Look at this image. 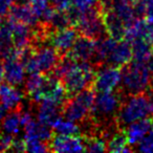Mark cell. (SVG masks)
<instances>
[{"mask_svg": "<svg viewBox=\"0 0 153 153\" xmlns=\"http://www.w3.org/2000/svg\"><path fill=\"white\" fill-rule=\"evenodd\" d=\"M122 105V99L117 94H113L111 91L99 92L98 96L94 98L92 111L94 117H108L114 114L120 110Z\"/></svg>", "mask_w": 153, "mask_h": 153, "instance_id": "obj_6", "label": "cell"}, {"mask_svg": "<svg viewBox=\"0 0 153 153\" xmlns=\"http://www.w3.org/2000/svg\"><path fill=\"white\" fill-rule=\"evenodd\" d=\"M28 3L32 5L39 18H40L41 14L44 12V10L47 7H49V0H28Z\"/></svg>", "mask_w": 153, "mask_h": 153, "instance_id": "obj_31", "label": "cell"}, {"mask_svg": "<svg viewBox=\"0 0 153 153\" xmlns=\"http://www.w3.org/2000/svg\"><path fill=\"white\" fill-rule=\"evenodd\" d=\"M7 110H9V109H7V107L4 106L2 103H0V121H2V120L7 117Z\"/></svg>", "mask_w": 153, "mask_h": 153, "instance_id": "obj_36", "label": "cell"}, {"mask_svg": "<svg viewBox=\"0 0 153 153\" xmlns=\"http://www.w3.org/2000/svg\"><path fill=\"white\" fill-rule=\"evenodd\" d=\"M32 56L35 60L39 72L47 74L53 71L62 55H60L53 46H38L33 48Z\"/></svg>", "mask_w": 153, "mask_h": 153, "instance_id": "obj_8", "label": "cell"}, {"mask_svg": "<svg viewBox=\"0 0 153 153\" xmlns=\"http://www.w3.org/2000/svg\"><path fill=\"white\" fill-rule=\"evenodd\" d=\"M74 27L81 36L98 40L103 38L106 34L103 20L102 2H99L94 7L80 13L78 20L74 23Z\"/></svg>", "mask_w": 153, "mask_h": 153, "instance_id": "obj_4", "label": "cell"}, {"mask_svg": "<svg viewBox=\"0 0 153 153\" xmlns=\"http://www.w3.org/2000/svg\"><path fill=\"white\" fill-rule=\"evenodd\" d=\"M127 137L125 131H119L114 133L107 143L108 152H131L132 149L128 147Z\"/></svg>", "mask_w": 153, "mask_h": 153, "instance_id": "obj_22", "label": "cell"}, {"mask_svg": "<svg viewBox=\"0 0 153 153\" xmlns=\"http://www.w3.org/2000/svg\"><path fill=\"white\" fill-rule=\"evenodd\" d=\"M15 138L10 133L2 134L0 133V152H7L12 149Z\"/></svg>", "mask_w": 153, "mask_h": 153, "instance_id": "obj_30", "label": "cell"}, {"mask_svg": "<svg viewBox=\"0 0 153 153\" xmlns=\"http://www.w3.org/2000/svg\"><path fill=\"white\" fill-rule=\"evenodd\" d=\"M24 140H25V151L34 153H41L49 151L48 143L37 140V138H24Z\"/></svg>", "mask_w": 153, "mask_h": 153, "instance_id": "obj_27", "label": "cell"}, {"mask_svg": "<svg viewBox=\"0 0 153 153\" xmlns=\"http://www.w3.org/2000/svg\"><path fill=\"white\" fill-rule=\"evenodd\" d=\"M11 150H14L16 152H23V151H25V140H24V138L23 140H14Z\"/></svg>", "mask_w": 153, "mask_h": 153, "instance_id": "obj_34", "label": "cell"}, {"mask_svg": "<svg viewBox=\"0 0 153 153\" xmlns=\"http://www.w3.org/2000/svg\"><path fill=\"white\" fill-rule=\"evenodd\" d=\"M51 152H82L85 151L84 138L79 135L58 134L48 143Z\"/></svg>", "mask_w": 153, "mask_h": 153, "instance_id": "obj_9", "label": "cell"}, {"mask_svg": "<svg viewBox=\"0 0 153 153\" xmlns=\"http://www.w3.org/2000/svg\"><path fill=\"white\" fill-rule=\"evenodd\" d=\"M14 47L13 33L7 20L0 21V56L4 58Z\"/></svg>", "mask_w": 153, "mask_h": 153, "instance_id": "obj_21", "label": "cell"}, {"mask_svg": "<svg viewBox=\"0 0 153 153\" xmlns=\"http://www.w3.org/2000/svg\"><path fill=\"white\" fill-rule=\"evenodd\" d=\"M103 7V20H104L106 35L114 40L124 39L126 26L125 23L120 19V17L108 7L107 2H102Z\"/></svg>", "mask_w": 153, "mask_h": 153, "instance_id": "obj_10", "label": "cell"}, {"mask_svg": "<svg viewBox=\"0 0 153 153\" xmlns=\"http://www.w3.org/2000/svg\"><path fill=\"white\" fill-rule=\"evenodd\" d=\"M153 117H146V119L138 120L136 122L129 124L127 129L125 130L126 137L129 146H134L138 144L149 132L152 126Z\"/></svg>", "mask_w": 153, "mask_h": 153, "instance_id": "obj_15", "label": "cell"}, {"mask_svg": "<svg viewBox=\"0 0 153 153\" xmlns=\"http://www.w3.org/2000/svg\"><path fill=\"white\" fill-rule=\"evenodd\" d=\"M94 92L91 88H87L64 101L61 107L64 117L72 122L85 121L92 111L96 98Z\"/></svg>", "mask_w": 153, "mask_h": 153, "instance_id": "obj_3", "label": "cell"}, {"mask_svg": "<svg viewBox=\"0 0 153 153\" xmlns=\"http://www.w3.org/2000/svg\"><path fill=\"white\" fill-rule=\"evenodd\" d=\"M45 74L42 72H35V74H30V76L26 80L25 83V92L30 97L34 96L37 91L41 88L45 80Z\"/></svg>", "mask_w": 153, "mask_h": 153, "instance_id": "obj_25", "label": "cell"}, {"mask_svg": "<svg viewBox=\"0 0 153 153\" xmlns=\"http://www.w3.org/2000/svg\"><path fill=\"white\" fill-rule=\"evenodd\" d=\"M7 16L30 27H35L40 23L38 15L30 3H14L10 9Z\"/></svg>", "mask_w": 153, "mask_h": 153, "instance_id": "obj_14", "label": "cell"}, {"mask_svg": "<svg viewBox=\"0 0 153 153\" xmlns=\"http://www.w3.org/2000/svg\"><path fill=\"white\" fill-rule=\"evenodd\" d=\"M85 151L87 152H104L107 151V143L102 137H97L96 135H89L84 140Z\"/></svg>", "mask_w": 153, "mask_h": 153, "instance_id": "obj_26", "label": "cell"}, {"mask_svg": "<svg viewBox=\"0 0 153 153\" xmlns=\"http://www.w3.org/2000/svg\"><path fill=\"white\" fill-rule=\"evenodd\" d=\"M96 40L85 36H78L74 45L67 53L69 57L78 61H88L92 60L94 55Z\"/></svg>", "mask_w": 153, "mask_h": 153, "instance_id": "obj_13", "label": "cell"}, {"mask_svg": "<svg viewBox=\"0 0 153 153\" xmlns=\"http://www.w3.org/2000/svg\"><path fill=\"white\" fill-rule=\"evenodd\" d=\"M62 105L56 104L51 101H41L39 102L38 108V122L51 127L56 120L60 117V110Z\"/></svg>", "mask_w": 153, "mask_h": 153, "instance_id": "obj_18", "label": "cell"}, {"mask_svg": "<svg viewBox=\"0 0 153 153\" xmlns=\"http://www.w3.org/2000/svg\"><path fill=\"white\" fill-rule=\"evenodd\" d=\"M122 81V70L117 66H107L99 69L94 76L91 89L98 92L112 91Z\"/></svg>", "mask_w": 153, "mask_h": 153, "instance_id": "obj_5", "label": "cell"}, {"mask_svg": "<svg viewBox=\"0 0 153 153\" xmlns=\"http://www.w3.org/2000/svg\"><path fill=\"white\" fill-rule=\"evenodd\" d=\"M149 86H150L151 91L153 92V71H152V74H151V76H150V81H149Z\"/></svg>", "mask_w": 153, "mask_h": 153, "instance_id": "obj_38", "label": "cell"}, {"mask_svg": "<svg viewBox=\"0 0 153 153\" xmlns=\"http://www.w3.org/2000/svg\"><path fill=\"white\" fill-rule=\"evenodd\" d=\"M78 34L79 33L74 25L67 26V27L51 32L47 41L60 55L64 56L72 47L76 39L78 38Z\"/></svg>", "mask_w": 153, "mask_h": 153, "instance_id": "obj_7", "label": "cell"}, {"mask_svg": "<svg viewBox=\"0 0 153 153\" xmlns=\"http://www.w3.org/2000/svg\"><path fill=\"white\" fill-rule=\"evenodd\" d=\"M3 66H2V62H0V83L3 82Z\"/></svg>", "mask_w": 153, "mask_h": 153, "instance_id": "obj_37", "label": "cell"}, {"mask_svg": "<svg viewBox=\"0 0 153 153\" xmlns=\"http://www.w3.org/2000/svg\"><path fill=\"white\" fill-rule=\"evenodd\" d=\"M16 0H0V21L7 16L12 5L15 3Z\"/></svg>", "mask_w": 153, "mask_h": 153, "instance_id": "obj_32", "label": "cell"}, {"mask_svg": "<svg viewBox=\"0 0 153 153\" xmlns=\"http://www.w3.org/2000/svg\"><path fill=\"white\" fill-rule=\"evenodd\" d=\"M33 120L32 117V114L30 112H22L20 113V123H21L22 126H25L28 122H30Z\"/></svg>", "mask_w": 153, "mask_h": 153, "instance_id": "obj_35", "label": "cell"}, {"mask_svg": "<svg viewBox=\"0 0 153 153\" xmlns=\"http://www.w3.org/2000/svg\"><path fill=\"white\" fill-rule=\"evenodd\" d=\"M3 80L13 86H17L23 82L25 68L21 60L15 58H5L2 61Z\"/></svg>", "mask_w": 153, "mask_h": 153, "instance_id": "obj_12", "label": "cell"}, {"mask_svg": "<svg viewBox=\"0 0 153 153\" xmlns=\"http://www.w3.org/2000/svg\"><path fill=\"white\" fill-rule=\"evenodd\" d=\"M107 4L125 23V26L129 25L137 19L133 4L127 0H109Z\"/></svg>", "mask_w": 153, "mask_h": 153, "instance_id": "obj_17", "label": "cell"}, {"mask_svg": "<svg viewBox=\"0 0 153 153\" xmlns=\"http://www.w3.org/2000/svg\"><path fill=\"white\" fill-rule=\"evenodd\" d=\"M146 117H153V96L143 91L130 94L122 103L115 122L119 127H123Z\"/></svg>", "mask_w": 153, "mask_h": 153, "instance_id": "obj_1", "label": "cell"}, {"mask_svg": "<svg viewBox=\"0 0 153 153\" xmlns=\"http://www.w3.org/2000/svg\"><path fill=\"white\" fill-rule=\"evenodd\" d=\"M51 5L59 11H66L71 5L72 0H51Z\"/></svg>", "mask_w": 153, "mask_h": 153, "instance_id": "obj_33", "label": "cell"}, {"mask_svg": "<svg viewBox=\"0 0 153 153\" xmlns=\"http://www.w3.org/2000/svg\"><path fill=\"white\" fill-rule=\"evenodd\" d=\"M98 3V0H72L71 7L80 13H83L87 10L94 7Z\"/></svg>", "mask_w": 153, "mask_h": 153, "instance_id": "obj_29", "label": "cell"}, {"mask_svg": "<svg viewBox=\"0 0 153 153\" xmlns=\"http://www.w3.org/2000/svg\"><path fill=\"white\" fill-rule=\"evenodd\" d=\"M149 63H150L151 67H152V69H153V48H152V53H151V59H150V61H149Z\"/></svg>", "mask_w": 153, "mask_h": 153, "instance_id": "obj_39", "label": "cell"}, {"mask_svg": "<svg viewBox=\"0 0 153 153\" xmlns=\"http://www.w3.org/2000/svg\"><path fill=\"white\" fill-rule=\"evenodd\" d=\"M132 58L133 56H132L131 43L128 42L125 39H122V40L115 41L106 62L109 65L122 68L127 65L128 63H130Z\"/></svg>", "mask_w": 153, "mask_h": 153, "instance_id": "obj_11", "label": "cell"}, {"mask_svg": "<svg viewBox=\"0 0 153 153\" xmlns=\"http://www.w3.org/2000/svg\"><path fill=\"white\" fill-rule=\"evenodd\" d=\"M0 57H1V56H0Z\"/></svg>", "mask_w": 153, "mask_h": 153, "instance_id": "obj_41", "label": "cell"}, {"mask_svg": "<svg viewBox=\"0 0 153 153\" xmlns=\"http://www.w3.org/2000/svg\"><path fill=\"white\" fill-rule=\"evenodd\" d=\"M22 94L15 87L9 83H0V101L9 110H15L20 108Z\"/></svg>", "mask_w": 153, "mask_h": 153, "instance_id": "obj_16", "label": "cell"}, {"mask_svg": "<svg viewBox=\"0 0 153 153\" xmlns=\"http://www.w3.org/2000/svg\"><path fill=\"white\" fill-rule=\"evenodd\" d=\"M138 150L142 152H153V122L149 132L138 143Z\"/></svg>", "mask_w": 153, "mask_h": 153, "instance_id": "obj_28", "label": "cell"}, {"mask_svg": "<svg viewBox=\"0 0 153 153\" xmlns=\"http://www.w3.org/2000/svg\"><path fill=\"white\" fill-rule=\"evenodd\" d=\"M127 1H129V2L132 3V4H134V3L136 2V0H127Z\"/></svg>", "mask_w": 153, "mask_h": 153, "instance_id": "obj_40", "label": "cell"}, {"mask_svg": "<svg viewBox=\"0 0 153 153\" xmlns=\"http://www.w3.org/2000/svg\"><path fill=\"white\" fill-rule=\"evenodd\" d=\"M20 108L12 110L11 113L7 114V117L3 119L2 123V129L7 133L14 134L19 132V126L21 125L20 123Z\"/></svg>", "mask_w": 153, "mask_h": 153, "instance_id": "obj_24", "label": "cell"}, {"mask_svg": "<svg viewBox=\"0 0 153 153\" xmlns=\"http://www.w3.org/2000/svg\"><path fill=\"white\" fill-rule=\"evenodd\" d=\"M133 61L149 62L152 53L153 42L145 38H137L131 42Z\"/></svg>", "mask_w": 153, "mask_h": 153, "instance_id": "obj_19", "label": "cell"}, {"mask_svg": "<svg viewBox=\"0 0 153 153\" xmlns=\"http://www.w3.org/2000/svg\"><path fill=\"white\" fill-rule=\"evenodd\" d=\"M122 68V83L128 94H135L146 90L153 71L149 62L131 61Z\"/></svg>", "mask_w": 153, "mask_h": 153, "instance_id": "obj_2", "label": "cell"}, {"mask_svg": "<svg viewBox=\"0 0 153 153\" xmlns=\"http://www.w3.org/2000/svg\"><path fill=\"white\" fill-rule=\"evenodd\" d=\"M25 129V136L24 138H37V140H43L45 143H49V140L53 137L51 130L49 129V126L44 125L40 122L30 121L24 126Z\"/></svg>", "mask_w": 153, "mask_h": 153, "instance_id": "obj_20", "label": "cell"}, {"mask_svg": "<svg viewBox=\"0 0 153 153\" xmlns=\"http://www.w3.org/2000/svg\"><path fill=\"white\" fill-rule=\"evenodd\" d=\"M51 128L58 134H66V135H78L80 133V127L76 124V122L69 120H63L59 117L56 120L55 123L51 125Z\"/></svg>", "mask_w": 153, "mask_h": 153, "instance_id": "obj_23", "label": "cell"}]
</instances>
